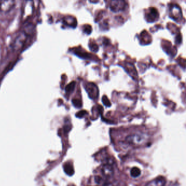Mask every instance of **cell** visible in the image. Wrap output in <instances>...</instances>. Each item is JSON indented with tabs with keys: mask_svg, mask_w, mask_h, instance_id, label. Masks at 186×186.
<instances>
[{
	"mask_svg": "<svg viewBox=\"0 0 186 186\" xmlns=\"http://www.w3.org/2000/svg\"><path fill=\"white\" fill-rule=\"evenodd\" d=\"M149 139V136L146 133H138L128 136L125 138V141L130 145L139 146L147 143Z\"/></svg>",
	"mask_w": 186,
	"mask_h": 186,
	"instance_id": "obj_1",
	"label": "cell"
},
{
	"mask_svg": "<svg viewBox=\"0 0 186 186\" xmlns=\"http://www.w3.org/2000/svg\"><path fill=\"white\" fill-rule=\"evenodd\" d=\"M28 35L25 31H21L19 33L18 36L15 38L13 44V48L15 51H19L22 50L24 47L27 42Z\"/></svg>",
	"mask_w": 186,
	"mask_h": 186,
	"instance_id": "obj_2",
	"label": "cell"
},
{
	"mask_svg": "<svg viewBox=\"0 0 186 186\" xmlns=\"http://www.w3.org/2000/svg\"><path fill=\"white\" fill-rule=\"evenodd\" d=\"M85 88L91 99L93 100L97 99L98 97L99 90L96 85L93 83H89L86 84Z\"/></svg>",
	"mask_w": 186,
	"mask_h": 186,
	"instance_id": "obj_3",
	"label": "cell"
},
{
	"mask_svg": "<svg viewBox=\"0 0 186 186\" xmlns=\"http://www.w3.org/2000/svg\"><path fill=\"white\" fill-rule=\"evenodd\" d=\"M15 4V0H0V11L8 13L12 10Z\"/></svg>",
	"mask_w": 186,
	"mask_h": 186,
	"instance_id": "obj_4",
	"label": "cell"
},
{
	"mask_svg": "<svg viewBox=\"0 0 186 186\" xmlns=\"http://www.w3.org/2000/svg\"><path fill=\"white\" fill-rule=\"evenodd\" d=\"M102 174L105 179H111L114 176V171L112 165L109 164H104L101 169Z\"/></svg>",
	"mask_w": 186,
	"mask_h": 186,
	"instance_id": "obj_5",
	"label": "cell"
},
{
	"mask_svg": "<svg viewBox=\"0 0 186 186\" xmlns=\"http://www.w3.org/2000/svg\"><path fill=\"white\" fill-rule=\"evenodd\" d=\"M166 183V180L163 177H158L156 179L151 181L146 185L147 186H164Z\"/></svg>",
	"mask_w": 186,
	"mask_h": 186,
	"instance_id": "obj_6",
	"label": "cell"
},
{
	"mask_svg": "<svg viewBox=\"0 0 186 186\" xmlns=\"http://www.w3.org/2000/svg\"><path fill=\"white\" fill-rule=\"evenodd\" d=\"M63 169L65 173L69 176H72L74 173V170L73 168V166L70 163H66L63 165Z\"/></svg>",
	"mask_w": 186,
	"mask_h": 186,
	"instance_id": "obj_7",
	"label": "cell"
},
{
	"mask_svg": "<svg viewBox=\"0 0 186 186\" xmlns=\"http://www.w3.org/2000/svg\"><path fill=\"white\" fill-rule=\"evenodd\" d=\"M141 170L137 167H133L130 170V174L133 178H137L141 175Z\"/></svg>",
	"mask_w": 186,
	"mask_h": 186,
	"instance_id": "obj_8",
	"label": "cell"
},
{
	"mask_svg": "<svg viewBox=\"0 0 186 186\" xmlns=\"http://www.w3.org/2000/svg\"><path fill=\"white\" fill-rule=\"evenodd\" d=\"M156 12L157 11L154 8H152L151 9L150 13L147 14V19L149 21L150 20V19L151 22H154L155 20V16L156 17V14H157L156 13Z\"/></svg>",
	"mask_w": 186,
	"mask_h": 186,
	"instance_id": "obj_9",
	"label": "cell"
},
{
	"mask_svg": "<svg viewBox=\"0 0 186 186\" xmlns=\"http://www.w3.org/2000/svg\"><path fill=\"white\" fill-rule=\"evenodd\" d=\"M76 82L75 81H72L70 84H69L66 87V92L67 93H72L75 89Z\"/></svg>",
	"mask_w": 186,
	"mask_h": 186,
	"instance_id": "obj_10",
	"label": "cell"
},
{
	"mask_svg": "<svg viewBox=\"0 0 186 186\" xmlns=\"http://www.w3.org/2000/svg\"><path fill=\"white\" fill-rule=\"evenodd\" d=\"M72 104L74 107L76 108H80L82 107V102L79 99H73L72 100Z\"/></svg>",
	"mask_w": 186,
	"mask_h": 186,
	"instance_id": "obj_11",
	"label": "cell"
},
{
	"mask_svg": "<svg viewBox=\"0 0 186 186\" xmlns=\"http://www.w3.org/2000/svg\"><path fill=\"white\" fill-rule=\"evenodd\" d=\"M102 100V102L105 106H106L107 107H110L111 106V104L110 103V101L109 100L108 98L106 96H103Z\"/></svg>",
	"mask_w": 186,
	"mask_h": 186,
	"instance_id": "obj_12",
	"label": "cell"
},
{
	"mask_svg": "<svg viewBox=\"0 0 186 186\" xmlns=\"http://www.w3.org/2000/svg\"><path fill=\"white\" fill-rule=\"evenodd\" d=\"M86 114H87V111H85V110H81V111L78 112V113H76V115H75V116H76V117L78 118H84V116H85Z\"/></svg>",
	"mask_w": 186,
	"mask_h": 186,
	"instance_id": "obj_13",
	"label": "cell"
},
{
	"mask_svg": "<svg viewBox=\"0 0 186 186\" xmlns=\"http://www.w3.org/2000/svg\"><path fill=\"white\" fill-rule=\"evenodd\" d=\"M94 181H95V182L97 184H100L101 183L103 182V180L102 177L97 176H95V177H94Z\"/></svg>",
	"mask_w": 186,
	"mask_h": 186,
	"instance_id": "obj_14",
	"label": "cell"
}]
</instances>
